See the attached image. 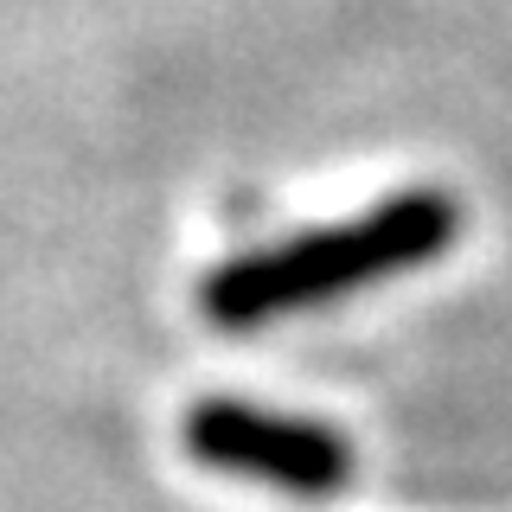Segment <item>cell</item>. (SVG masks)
<instances>
[{"mask_svg":"<svg viewBox=\"0 0 512 512\" xmlns=\"http://www.w3.org/2000/svg\"><path fill=\"white\" fill-rule=\"evenodd\" d=\"M455 231H461V205L448 192H429V186L397 192V199L372 205L365 218L231 256L224 269L205 276L199 301L218 327H263V320L320 308V301H340L352 288H372L384 276L436 263L455 244Z\"/></svg>","mask_w":512,"mask_h":512,"instance_id":"cell-1","label":"cell"},{"mask_svg":"<svg viewBox=\"0 0 512 512\" xmlns=\"http://www.w3.org/2000/svg\"><path fill=\"white\" fill-rule=\"evenodd\" d=\"M180 436L192 448V461L237 474V480H263V487L295 493V500H327L352 480V448L340 429L308 423V416L256 410V404H237V397L192 404Z\"/></svg>","mask_w":512,"mask_h":512,"instance_id":"cell-2","label":"cell"}]
</instances>
